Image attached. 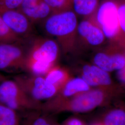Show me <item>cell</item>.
Wrapping results in <instances>:
<instances>
[{"label": "cell", "instance_id": "cell-1", "mask_svg": "<svg viewBox=\"0 0 125 125\" xmlns=\"http://www.w3.org/2000/svg\"><path fill=\"white\" fill-rule=\"evenodd\" d=\"M77 15L72 9L52 13L45 19L46 32L56 38L64 53L76 49Z\"/></svg>", "mask_w": 125, "mask_h": 125}, {"label": "cell", "instance_id": "cell-2", "mask_svg": "<svg viewBox=\"0 0 125 125\" xmlns=\"http://www.w3.org/2000/svg\"><path fill=\"white\" fill-rule=\"evenodd\" d=\"M117 8L118 0H102L91 16L103 31L108 43L125 45V38L120 28Z\"/></svg>", "mask_w": 125, "mask_h": 125}, {"label": "cell", "instance_id": "cell-3", "mask_svg": "<svg viewBox=\"0 0 125 125\" xmlns=\"http://www.w3.org/2000/svg\"><path fill=\"white\" fill-rule=\"evenodd\" d=\"M125 46L107 43L94 51L92 62L109 73L121 70L125 65Z\"/></svg>", "mask_w": 125, "mask_h": 125}, {"label": "cell", "instance_id": "cell-4", "mask_svg": "<svg viewBox=\"0 0 125 125\" xmlns=\"http://www.w3.org/2000/svg\"><path fill=\"white\" fill-rule=\"evenodd\" d=\"M81 41L87 48L95 51L107 43L103 31L93 18H83L77 28V43Z\"/></svg>", "mask_w": 125, "mask_h": 125}, {"label": "cell", "instance_id": "cell-5", "mask_svg": "<svg viewBox=\"0 0 125 125\" xmlns=\"http://www.w3.org/2000/svg\"><path fill=\"white\" fill-rule=\"evenodd\" d=\"M112 89L96 88L77 94L63 107L73 112H88L100 106L104 102L107 92Z\"/></svg>", "mask_w": 125, "mask_h": 125}, {"label": "cell", "instance_id": "cell-6", "mask_svg": "<svg viewBox=\"0 0 125 125\" xmlns=\"http://www.w3.org/2000/svg\"><path fill=\"white\" fill-rule=\"evenodd\" d=\"M60 46L56 41L50 39L38 40L27 55L26 63L40 62L54 64L58 58Z\"/></svg>", "mask_w": 125, "mask_h": 125}, {"label": "cell", "instance_id": "cell-7", "mask_svg": "<svg viewBox=\"0 0 125 125\" xmlns=\"http://www.w3.org/2000/svg\"><path fill=\"white\" fill-rule=\"evenodd\" d=\"M18 83L25 92H28L36 100H44L52 97L57 93L58 89L48 83L45 78L33 76L19 79Z\"/></svg>", "mask_w": 125, "mask_h": 125}, {"label": "cell", "instance_id": "cell-8", "mask_svg": "<svg viewBox=\"0 0 125 125\" xmlns=\"http://www.w3.org/2000/svg\"><path fill=\"white\" fill-rule=\"evenodd\" d=\"M0 101L12 109L28 105L25 92L17 82L5 81L0 85Z\"/></svg>", "mask_w": 125, "mask_h": 125}, {"label": "cell", "instance_id": "cell-9", "mask_svg": "<svg viewBox=\"0 0 125 125\" xmlns=\"http://www.w3.org/2000/svg\"><path fill=\"white\" fill-rule=\"evenodd\" d=\"M81 78L89 86L103 89H113L112 78L109 72L91 63H83L81 70Z\"/></svg>", "mask_w": 125, "mask_h": 125}, {"label": "cell", "instance_id": "cell-10", "mask_svg": "<svg viewBox=\"0 0 125 125\" xmlns=\"http://www.w3.org/2000/svg\"><path fill=\"white\" fill-rule=\"evenodd\" d=\"M26 60L23 50L15 43L0 44V70L25 65Z\"/></svg>", "mask_w": 125, "mask_h": 125}, {"label": "cell", "instance_id": "cell-11", "mask_svg": "<svg viewBox=\"0 0 125 125\" xmlns=\"http://www.w3.org/2000/svg\"><path fill=\"white\" fill-rule=\"evenodd\" d=\"M0 16L7 26L18 36L28 34L31 30L30 21L18 9L0 10Z\"/></svg>", "mask_w": 125, "mask_h": 125}, {"label": "cell", "instance_id": "cell-12", "mask_svg": "<svg viewBox=\"0 0 125 125\" xmlns=\"http://www.w3.org/2000/svg\"><path fill=\"white\" fill-rule=\"evenodd\" d=\"M18 10L33 22L45 20L52 13L44 0H23Z\"/></svg>", "mask_w": 125, "mask_h": 125}, {"label": "cell", "instance_id": "cell-13", "mask_svg": "<svg viewBox=\"0 0 125 125\" xmlns=\"http://www.w3.org/2000/svg\"><path fill=\"white\" fill-rule=\"evenodd\" d=\"M60 89L63 97H70L89 90L90 87L82 78L77 77L70 78Z\"/></svg>", "mask_w": 125, "mask_h": 125}, {"label": "cell", "instance_id": "cell-14", "mask_svg": "<svg viewBox=\"0 0 125 125\" xmlns=\"http://www.w3.org/2000/svg\"><path fill=\"white\" fill-rule=\"evenodd\" d=\"M102 0H73L72 9L77 16L83 18L92 16Z\"/></svg>", "mask_w": 125, "mask_h": 125}, {"label": "cell", "instance_id": "cell-15", "mask_svg": "<svg viewBox=\"0 0 125 125\" xmlns=\"http://www.w3.org/2000/svg\"><path fill=\"white\" fill-rule=\"evenodd\" d=\"M50 84L60 89L70 78L66 70L59 67H52L46 74L45 78Z\"/></svg>", "mask_w": 125, "mask_h": 125}, {"label": "cell", "instance_id": "cell-16", "mask_svg": "<svg viewBox=\"0 0 125 125\" xmlns=\"http://www.w3.org/2000/svg\"><path fill=\"white\" fill-rule=\"evenodd\" d=\"M20 39V37L7 26L0 16V44L17 43Z\"/></svg>", "mask_w": 125, "mask_h": 125}, {"label": "cell", "instance_id": "cell-17", "mask_svg": "<svg viewBox=\"0 0 125 125\" xmlns=\"http://www.w3.org/2000/svg\"><path fill=\"white\" fill-rule=\"evenodd\" d=\"M103 125H125V111L121 109L113 110L105 116Z\"/></svg>", "mask_w": 125, "mask_h": 125}, {"label": "cell", "instance_id": "cell-18", "mask_svg": "<svg viewBox=\"0 0 125 125\" xmlns=\"http://www.w3.org/2000/svg\"><path fill=\"white\" fill-rule=\"evenodd\" d=\"M0 125H17V117L13 110L0 104Z\"/></svg>", "mask_w": 125, "mask_h": 125}, {"label": "cell", "instance_id": "cell-19", "mask_svg": "<svg viewBox=\"0 0 125 125\" xmlns=\"http://www.w3.org/2000/svg\"><path fill=\"white\" fill-rule=\"evenodd\" d=\"M49 6L52 13L72 9L73 0H44Z\"/></svg>", "mask_w": 125, "mask_h": 125}, {"label": "cell", "instance_id": "cell-20", "mask_svg": "<svg viewBox=\"0 0 125 125\" xmlns=\"http://www.w3.org/2000/svg\"><path fill=\"white\" fill-rule=\"evenodd\" d=\"M117 10L120 28L125 38V0H118Z\"/></svg>", "mask_w": 125, "mask_h": 125}, {"label": "cell", "instance_id": "cell-21", "mask_svg": "<svg viewBox=\"0 0 125 125\" xmlns=\"http://www.w3.org/2000/svg\"><path fill=\"white\" fill-rule=\"evenodd\" d=\"M23 0H0V10H17L19 9Z\"/></svg>", "mask_w": 125, "mask_h": 125}, {"label": "cell", "instance_id": "cell-22", "mask_svg": "<svg viewBox=\"0 0 125 125\" xmlns=\"http://www.w3.org/2000/svg\"><path fill=\"white\" fill-rule=\"evenodd\" d=\"M116 76L118 80L121 83L125 85V65L123 69L117 72Z\"/></svg>", "mask_w": 125, "mask_h": 125}, {"label": "cell", "instance_id": "cell-23", "mask_svg": "<svg viewBox=\"0 0 125 125\" xmlns=\"http://www.w3.org/2000/svg\"><path fill=\"white\" fill-rule=\"evenodd\" d=\"M32 125H50V124L45 119L39 118L34 121Z\"/></svg>", "mask_w": 125, "mask_h": 125}, {"label": "cell", "instance_id": "cell-24", "mask_svg": "<svg viewBox=\"0 0 125 125\" xmlns=\"http://www.w3.org/2000/svg\"><path fill=\"white\" fill-rule=\"evenodd\" d=\"M65 125H83V124L79 120L76 118H73L68 121Z\"/></svg>", "mask_w": 125, "mask_h": 125}, {"label": "cell", "instance_id": "cell-25", "mask_svg": "<svg viewBox=\"0 0 125 125\" xmlns=\"http://www.w3.org/2000/svg\"></svg>", "mask_w": 125, "mask_h": 125}]
</instances>
